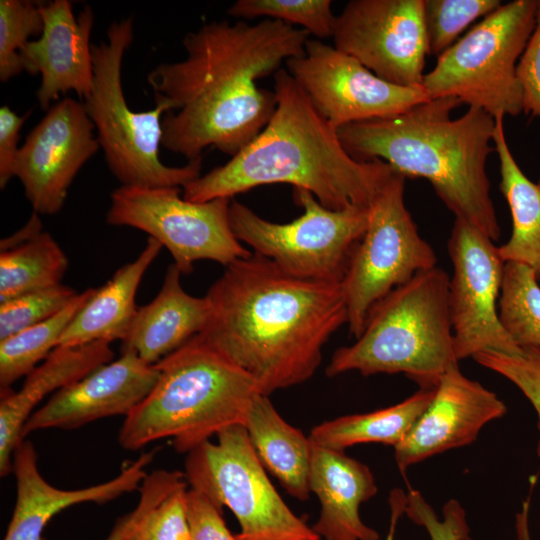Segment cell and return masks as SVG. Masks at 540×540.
I'll use <instances>...</instances> for the list:
<instances>
[{
    "label": "cell",
    "instance_id": "6da1fadb",
    "mask_svg": "<svg viewBox=\"0 0 540 540\" xmlns=\"http://www.w3.org/2000/svg\"><path fill=\"white\" fill-rule=\"evenodd\" d=\"M310 34L273 19L212 21L185 35L186 56L148 75L162 119V146L188 161L208 147L233 157L267 125L274 91L257 80L304 54Z\"/></svg>",
    "mask_w": 540,
    "mask_h": 540
},
{
    "label": "cell",
    "instance_id": "7a4b0ae2",
    "mask_svg": "<svg viewBox=\"0 0 540 540\" xmlns=\"http://www.w3.org/2000/svg\"><path fill=\"white\" fill-rule=\"evenodd\" d=\"M197 338L248 373L262 394L304 383L347 324L341 283L301 279L254 252L225 267Z\"/></svg>",
    "mask_w": 540,
    "mask_h": 540
},
{
    "label": "cell",
    "instance_id": "3957f363",
    "mask_svg": "<svg viewBox=\"0 0 540 540\" xmlns=\"http://www.w3.org/2000/svg\"><path fill=\"white\" fill-rule=\"evenodd\" d=\"M276 109L263 130L228 162L184 185L183 197L206 202L258 186L286 183L325 207H369L395 172L388 163L358 161L343 147L286 69L274 74Z\"/></svg>",
    "mask_w": 540,
    "mask_h": 540
},
{
    "label": "cell",
    "instance_id": "277c9868",
    "mask_svg": "<svg viewBox=\"0 0 540 540\" xmlns=\"http://www.w3.org/2000/svg\"><path fill=\"white\" fill-rule=\"evenodd\" d=\"M460 105L454 97L432 98L399 114L346 124L337 132L351 157L380 159L405 178L427 180L455 218L497 241L500 225L486 170L495 151V119L475 107L452 119Z\"/></svg>",
    "mask_w": 540,
    "mask_h": 540
},
{
    "label": "cell",
    "instance_id": "5b68a950",
    "mask_svg": "<svg viewBox=\"0 0 540 540\" xmlns=\"http://www.w3.org/2000/svg\"><path fill=\"white\" fill-rule=\"evenodd\" d=\"M158 380L128 415L118 441L136 451L170 439L178 453H188L224 429L245 423L261 393L244 370L202 343L197 336L155 364Z\"/></svg>",
    "mask_w": 540,
    "mask_h": 540
},
{
    "label": "cell",
    "instance_id": "8992f818",
    "mask_svg": "<svg viewBox=\"0 0 540 540\" xmlns=\"http://www.w3.org/2000/svg\"><path fill=\"white\" fill-rule=\"evenodd\" d=\"M449 277L435 266L389 292L372 307L356 341L334 352L326 375L402 373L420 388L436 387L459 362L454 351Z\"/></svg>",
    "mask_w": 540,
    "mask_h": 540
},
{
    "label": "cell",
    "instance_id": "52a82bcc",
    "mask_svg": "<svg viewBox=\"0 0 540 540\" xmlns=\"http://www.w3.org/2000/svg\"><path fill=\"white\" fill-rule=\"evenodd\" d=\"M134 37L132 17L113 22L107 39L92 44L93 86L83 106L96 129L109 170L123 186L183 187L198 178L202 158L184 166L160 160L163 105L147 111L132 110L122 88V63Z\"/></svg>",
    "mask_w": 540,
    "mask_h": 540
},
{
    "label": "cell",
    "instance_id": "ba28073f",
    "mask_svg": "<svg viewBox=\"0 0 540 540\" xmlns=\"http://www.w3.org/2000/svg\"><path fill=\"white\" fill-rule=\"evenodd\" d=\"M537 0H514L485 16L424 74L429 99L454 97L495 118L523 111L517 65L535 24Z\"/></svg>",
    "mask_w": 540,
    "mask_h": 540
},
{
    "label": "cell",
    "instance_id": "9c48e42d",
    "mask_svg": "<svg viewBox=\"0 0 540 540\" xmlns=\"http://www.w3.org/2000/svg\"><path fill=\"white\" fill-rule=\"evenodd\" d=\"M293 198L303 214L283 224L232 200L229 221L234 235L289 275L341 283L366 232L369 207L332 210L305 189H294Z\"/></svg>",
    "mask_w": 540,
    "mask_h": 540
},
{
    "label": "cell",
    "instance_id": "30bf717a",
    "mask_svg": "<svg viewBox=\"0 0 540 540\" xmlns=\"http://www.w3.org/2000/svg\"><path fill=\"white\" fill-rule=\"evenodd\" d=\"M243 425H234L187 453L191 489L227 507L236 517L238 540H321L295 515L268 478Z\"/></svg>",
    "mask_w": 540,
    "mask_h": 540
},
{
    "label": "cell",
    "instance_id": "8fae6325",
    "mask_svg": "<svg viewBox=\"0 0 540 540\" xmlns=\"http://www.w3.org/2000/svg\"><path fill=\"white\" fill-rule=\"evenodd\" d=\"M405 179L395 171L369 206L366 232L341 282L347 325L355 338L379 300L437 266L432 246L421 237L405 206Z\"/></svg>",
    "mask_w": 540,
    "mask_h": 540
},
{
    "label": "cell",
    "instance_id": "7c38bea8",
    "mask_svg": "<svg viewBox=\"0 0 540 540\" xmlns=\"http://www.w3.org/2000/svg\"><path fill=\"white\" fill-rule=\"evenodd\" d=\"M180 193V187L121 185L111 193L106 221L147 233L169 251L182 274L199 260L226 267L252 254L232 231L230 199L192 202Z\"/></svg>",
    "mask_w": 540,
    "mask_h": 540
},
{
    "label": "cell",
    "instance_id": "4fadbf2b",
    "mask_svg": "<svg viewBox=\"0 0 540 540\" xmlns=\"http://www.w3.org/2000/svg\"><path fill=\"white\" fill-rule=\"evenodd\" d=\"M447 248L453 268L449 277V308L457 360L485 351L522 353L499 318L505 262L494 241L455 218Z\"/></svg>",
    "mask_w": 540,
    "mask_h": 540
},
{
    "label": "cell",
    "instance_id": "5bb4252c",
    "mask_svg": "<svg viewBox=\"0 0 540 540\" xmlns=\"http://www.w3.org/2000/svg\"><path fill=\"white\" fill-rule=\"evenodd\" d=\"M285 65L316 110L337 130L402 113L429 99L422 86L392 84L319 39H309L304 54Z\"/></svg>",
    "mask_w": 540,
    "mask_h": 540
},
{
    "label": "cell",
    "instance_id": "9a60e30c",
    "mask_svg": "<svg viewBox=\"0 0 540 540\" xmlns=\"http://www.w3.org/2000/svg\"><path fill=\"white\" fill-rule=\"evenodd\" d=\"M423 7L424 0H351L336 15L334 46L392 84L422 86Z\"/></svg>",
    "mask_w": 540,
    "mask_h": 540
},
{
    "label": "cell",
    "instance_id": "2e32d148",
    "mask_svg": "<svg viewBox=\"0 0 540 540\" xmlns=\"http://www.w3.org/2000/svg\"><path fill=\"white\" fill-rule=\"evenodd\" d=\"M83 103L64 98L20 147L13 174L37 214L58 213L79 170L100 148Z\"/></svg>",
    "mask_w": 540,
    "mask_h": 540
},
{
    "label": "cell",
    "instance_id": "e0dca14e",
    "mask_svg": "<svg viewBox=\"0 0 540 540\" xmlns=\"http://www.w3.org/2000/svg\"><path fill=\"white\" fill-rule=\"evenodd\" d=\"M158 377L155 364L134 351H123L118 359L54 393L29 417L23 438L43 429L71 430L106 417H126L149 395Z\"/></svg>",
    "mask_w": 540,
    "mask_h": 540
},
{
    "label": "cell",
    "instance_id": "ac0fdd59",
    "mask_svg": "<svg viewBox=\"0 0 540 540\" xmlns=\"http://www.w3.org/2000/svg\"><path fill=\"white\" fill-rule=\"evenodd\" d=\"M505 403L458 365L449 369L435 394L404 439L394 447L400 472L427 458L475 441L490 421L503 417Z\"/></svg>",
    "mask_w": 540,
    "mask_h": 540
},
{
    "label": "cell",
    "instance_id": "d6986e66",
    "mask_svg": "<svg viewBox=\"0 0 540 540\" xmlns=\"http://www.w3.org/2000/svg\"><path fill=\"white\" fill-rule=\"evenodd\" d=\"M43 31L30 41L21 55L25 71L40 74L36 97L43 110L61 94L74 91L85 98L93 86V62L90 42L94 13L85 5L77 16L68 0L40 4Z\"/></svg>",
    "mask_w": 540,
    "mask_h": 540
},
{
    "label": "cell",
    "instance_id": "ffe728a7",
    "mask_svg": "<svg viewBox=\"0 0 540 540\" xmlns=\"http://www.w3.org/2000/svg\"><path fill=\"white\" fill-rule=\"evenodd\" d=\"M155 454L156 450L142 453L109 481L64 490L52 486L42 477L35 447L23 439L12 458L16 502L4 540H45L43 532L48 522L66 508L86 502L104 504L139 489L147 476L146 467Z\"/></svg>",
    "mask_w": 540,
    "mask_h": 540
},
{
    "label": "cell",
    "instance_id": "44dd1931",
    "mask_svg": "<svg viewBox=\"0 0 540 540\" xmlns=\"http://www.w3.org/2000/svg\"><path fill=\"white\" fill-rule=\"evenodd\" d=\"M312 442V441H311ZM309 489L321 511L311 526L324 540H379V533L360 517V506L377 493L370 468L344 451L312 442Z\"/></svg>",
    "mask_w": 540,
    "mask_h": 540
},
{
    "label": "cell",
    "instance_id": "7402d4cb",
    "mask_svg": "<svg viewBox=\"0 0 540 540\" xmlns=\"http://www.w3.org/2000/svg\"><path fill=\"white\" fill-rule=\"evenodd\" d=\"M111 343L98 341L57 346L30 372L18 391L1 392L0 474L12 472L13 453L23 438V428L37 405L49 394L69 386L113 360Z\"/></svg>",
    "mask_w": 540,
    "mask_h": 540
},
{
    "label": "cell",
    "instance_id": "603a6c76",
    "mask_svg": "<svg viewBox=\"0 0 540 540\" xmlns=\"http://www.w3.org/2000/svg\"><path fill=\"white\" fill-rule=\"evenodd\" d=\"M181 274L174 263L168 266L156 297L138 308L121 341V352L134 351L156 364L202 331L209 316L208 301L187 293Z\"/></svg>",
    "mask_w": 540,
    "mask_h": 540
},
{
    "label": "cell",
    "instance_id": "cb8c5ba5",
    "mask_svg": "<svg viewBox=\"0 0 540 540\" xmlns=\"http://www.w3.org/2000/svg\"><path fill=\"white\" fill-rule=\"evenodd\" d=\"M162 247L157 240L148 237L135 260L120 267L105 284L95 288L63 333L59 346L122 341L138 310L135 302L138 287Z\"/></svg>",
    "mask_w": 540,
    "mask_h": 540
},
{
    "label": "cell",
    "instance_id": "d4e9b609",
    "mask_svg": "<svg viewBox=\"0 0 540 540\" xmlns=\"http://www.w3.org/2000/svg\"><path fill=\"white\" fill-rule=\"evenodd\" d=\"M244 427L265 469L279 480L290 496L307 500L311 493L310 438L285 421L262 393L252 401Z\"/></svg>",
    "mask_w": 540,
    "mask_h": 540
},
{
    "label": "cell",
    "instance_id": "484cf974",
    "mask_svg": "<svg viewBox=\"0 0 540 540\" xmlns=\"http://www.w3.org/2000/svg\"><path fill=\"white\" fill-rule=\"evenodd\" d=\"M504 118H495L493 143L500 162V190L512 217L509 239L498 246L504 262L530 268L540 281V186L516 162L506 139Z\"/></svg>",
    "mask_w": 540,
    "mask_h": 540
},
{
    "label": "cell",
    "instance_id": "4316f807",
    "mask_svg": "<svg viewBox=\"0 0 540 540\" xmlns=\"http://www.w3.org/2000/svg\"><path fill=\"white\" fill-rule=\"evenodd\" d=\"M435 390L436 387L419 388L395 405L324 421L312 428L309 438L316 445L338 451L362 443L395 447L428 407Z\"/></svg>",
    "mask_w": 540,
    "mask_h": 540
},
{
    "label": "cell",
    "instance_id": "83f0119b",
    "mask_svg": "<svg viewBox=\"0 0 540 540\" xmlns=\"http://www.w3.org/2000/svg\"><path fill=\"white\" fill-rule=\"evenodd\" d=\"M69 261L45 231L0 250V302L61 284Z\"/></svg>",
    "mask_w": 540,
    "mask_h": 540
},
{
    "label": "cell",
    "instance_id": "f1b7e54d",
    "mask_svg": "<svg viewBox=\"0 0 540 540\" xmlns=\"http://www.w3.org/2000/svg\"><path fill=\"white\" fill-rule=\"evenodd\" d=\"M94 291L85 289L51 318L0 340L1 392L9 391L13 383L32 372L59 346L63 333Z\"/></svg>",
    "mask_w": 540,
    "mask_h": 540
},
{
    "label": "cell",
    "instance_id": "f546056e",
    "mask_svg": "<svg viewBox=\"0 0 540 540\" xmlns=\"http://www.w3.org/2000/svg\"><path fill=\"white\" fill-rule=\"evenodd\" d=\"M525 265L505 262L498 312L501 324L521 348L540 350V286Z\"/></svg>",
    "mask_w": 540,
    "mask_h": 540
},
{
    "label": "cell",
    "instance_id": "4dcf8cb0",
    "mask_svg": "<svg viewBox=\"0 0 540 540\" xmlns=\"http://www.w3.org/2000/svg\"><path fill=\"white\" fill-rule=\"evenodd\" d=\"M330 0H238L227 13L241 20L265 17L299 25L320 39L333 36L336 15Z\"/></svg>",
    "mask_w": 540,
    "mask_h": 540
},
{
    "label": "cell",
    "instance_id": "1f68e13d",
    "mask_svg": "<svg viewBox=\"0 0 540 540\" xmlns=\"http://www.w3.org/2000/svg\"><path fill=\"white\" fill-rule=\"evenodd\" d=\"M501 5L500 0H424L428 55L439 57L472 22Z\"/></svg>",
    "mask_w": 540,
    "mask_h": 540
},
{
    "label": "cell",
    "instance_id": "d6a6232c",
    "mask_svg": "<svg viewBox=\"0 0 540 540\" xmlns=\"http://www.w3.org/2000/svg\"><path fill=\"white\" fill-rule=\"evenodd\" d=\"M41 2L0 1V80L7 82L25 71L22 51L31 36L43 31Z\"/></svg>",
    "mask_w": 540,
    "mask_h": 540
},
{
    "label": "cell",
    "instance_id": "836d02e7",
    "mask_svg": "<svg viewBox=\"0 0 540 540\" xmlns=\"http://www.w3.org/2000/svg\"><path fill=\"white\" fill-rule=\"evenodd\" d=\"M77 294L61 283L0 302V340L51 318Z\"/></svg>",
    "mask_w": 540,
    "mask_h": 540
},
{
    "label": "cell",
    "instance_id": "e575fe53",
    "mask_svg": "<svg viewBox=\"0 0 540 540\" xmlns=\"http://www.w3.org/2000/svg\"><path fill=\"white\" fill-rule=\"evenodd\" d=\"M473 359L514 384L531 403L538 419L537 454L540 457V350L525 348L518 355L485 351Z\"/></svg>",
    "mask_w": 540,
    "mask_h": 540
},
{
    "label": "cell",
    "instance_id": "d590c367",
    "mask_svg": "<svg viewBox=\"0 0 540 540\" xmlns=\"http://www.w3.org/2000/svg\"><path fill=\"white\" fill-rule=\"evenodd\" d=\"M415 524L423 527L430 540H473L466 512L456 499L447 501L440 519L422 494L412 488L406 493L405 513Z\"/></svg>",
    "mask_w": 540,
    "mask_h": 540
},
{
    "label": "cell",
    "instance_id": "8d00e7d4",
    "mask_svg": "<svg viewBox=\"0 0 540 540\" xmlns=\"http://www.w3.org/2000/svg\"><path fill=\"white\" fill-rule=\"evenodd\" d=\"M187 491V485H184L164 498L129 540H191Z\"/></svg>",
    "mask_w": 540,
    "mask_h": 540
},
{
    "label": "cell",
    "instance_id": "74e56055",
    "mask_svg": "<svg viewBox=\"0 0 540 540\" xmlns=\"http://www.w3.org/2000/svg\"><path fill=\"white\" fill-rule=\"evenodd\" d=\"M184 485H187L184 472L178 470L160 469L147 474L139 488L138 504L132 511L116 521L104 540H129L151 510L169 494Z\"/></svg>",
    "mask_w": 540,
    "mask_h": 540
},
{
    "label": "cell",
    "instance_id": "f35d334b",
    "mask_svg": "<svg viewBox=\"0 0 540 540\" xmlns=\"http://www.w3.org/2000/svg\"><path fill=\"white\" fill-rule=\"evenodd\" d=\"M523 94V112L540 118V0H537L535 24L517 65Z\"/></svg>",
    "mask_w": 540,
    "mask_h": 540
},
{
    "label": "cell",
    "instance_id": "ab89813d",
    "mask_svg": "<svg viewBox=\"0 0 540 540\" xmlns=\"http://www.w3.org/2000/svg\"><path fill=\"white\" fill-rule=\"evenodd\" d=\"M222 507L194 489L187 491L191 540H238L226 526Z\"/></svg>",
    "mask_w": 540,
    "mask_h": 540
},
{
    "label": "cell",
    "instance_id": "60d3db41",
    "mask_svg": "<svg viewBox=\"0 0 540 540\" xmlns=\"http://www.w3.org/2000/svg\"><path fill=\"white\" fill-rule=\"evenodd\" d=\"M30 111L20 116L4 105L0 108V188L4 189L14 177L13 170L19 152L18 140Z\"/></svg>",
    "mask_w": 540,
    "mask_h": 540
},
{
    "label": "cell",
    "instance_id": "b9f144b4",
    "mask_svg": "<svg viewBox=\"0 0 540 540\" xmlns=\"http://www.w3.org/2000/svg\"><path fill=\"white\" fill-rule=\"evenodd\" d=\"M390 524L385 540H394L395 531L400 517L405 513L406 493L401 489H394L390 493Z\"/></svg>",
    "mask_w": 540,
    "mask_h": 540
},
{
    "label": "cell",
    "instance_id": "7bdbcfd3",
    "mask_svg": "<svg viewBox=\"0 0 540 540\" xmlns=\"http://www.w3.org/2000/svg\"><path fill=\"white\" fill-rule=\"evenodd\" d=\"M528 509L529 503L523 504L522 512L516 518L517 540H531L528 528Z\"/></svg>",
    "mask_w": 540,
    "mask_h": 540
},
{
    "label": "cell",
    "instance_id": "ee69618b",
    "mask_svg": "<svg viewBox=\"0 0 540 540\" xmlns=\"http://www.w3.org/2000/svg\"><path fill=\"white\" fill-rule=\"evenodd\" d=\"M538 185L540 186V179H539V181H538Z\"/></svg>",
    "mask_w": 540,
    "mask_h": 540
}]
</instances>
